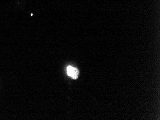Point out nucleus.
Instances as JSON below:
<instances>
[{
  "instance_id": "obj_1",
  "label": "nucleus",
  "mask_w": 160,
  "mask_h": 120,
  "mask_svg": "<svg viewBox=\"0 0 160 120\" xmlns=\"http://www.w3.org/2000/svg\"><path fill=\"white\" fill-rule=\"evenodd\" d=\"M67 71L68 76L70 77L72 79L74 80L78 79L79 75V71L78 68L69 66L67 68Z\"/></svg>"
}]
</instances>
